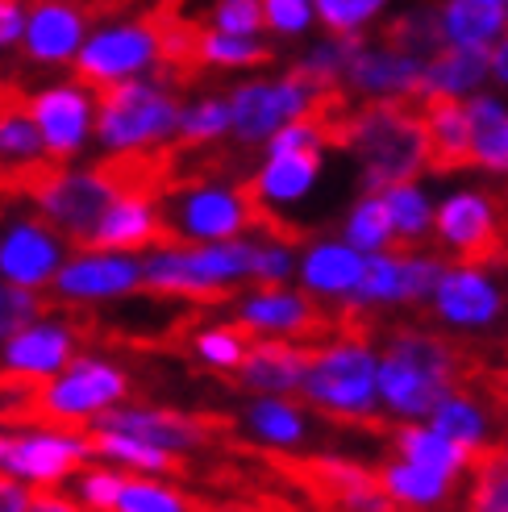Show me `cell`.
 I'll list each match as a JSON object with an SVG mask.
<instances>
[{
	"instance_id": "816d5d0a",
	"label": "cell",
	"mask_w": 508,
	"mask_h": 512,
	"mask_svg": "<svg viewBox=\"0 0 508 512\" xmlns=\"http://www.w3.org/2000/svg\"><path fill=\"white\" fill-rule=\"evenodd\" d=\"M38 313H42L38 292L17 288V284H9V279H0V342L13 338L17 329H21L25 321H34Z\"/></svg>"
},
{
	"instance_id": "f546056e",
	"label": "cell",
	"mask_w": 508,
	"mask_h": 512,
	"mask_svg": "<svg viewBox=\"0 0 508 512\" xmlns=\"http://www.w3.org/2000/svg\"><path fill=\"white\" fill-rule=\"evenodd\" d=\"M471 113V163L488 175H508V105L500 96L475 92L467 96Z\"/></svg>"
},
{
	"instance_id": "9f6ffc18",
	"label": "cell",
	"mask_w": 508,
	"mask_h": 512,
	"mask_svg": "<svg viewBox=\"0 0 508 512\" xmlns=\"http://www.w3.org/2000/svg\"><path fill=\"white\" fill-rule=\"evenodd\" d=\"M492 80L508 88V30L492 42Z\"/></svg>"
},
{
	"instance_id": "2e32d148",
	"label": "cell",
	"mask_w": 508,
	"mask_h": 512,
	"mask_svg": "<svg viewBox=\"0 0 508 512\" xmlns=\"http://www.w3.org/2000/svg\"><path fill=\"white\" fill-rule=\"evenodd\" d=\"M80 354V334L63 317H34L25 321L13 338L0 342V375L21 383H46L55 379L71 358Z\"/></svg>"
},
{
	"instance_id": "30bf717a",
	"label": "cell",
	"mask_w": 508,
	"mask_h": 512,
	"mask_svg": "<svg viewBox=\"0 0 508 512\" xmlns=\"http://www.w3.org/2000/svg\"><path fill=\"white\" fill-rule=\"evenodd\" d=\"M321 88H313L304 75H279V80H246L230 92L234 109V142L267 146L288 121L309 117L321 105Z\"/></svg>"
},
{
	"instance_id": "44dd1931",
	"label": "cell",
	"mask_w": 508,
	"mask_h": 512,
	"mask_svg": "<svg viewBox=\"0 0 508 512\" xmlns=\"http://www.w3.org/2000/svg\"><path fill=\"white\" fill-rule=\"evenodd\" d=\"M88 38V21L71 0H38L25 17L21 50L42 67H67Z\"/></svg>"
},
{
	"instance_id": "8992f818",
	"label": "cell",
	"mask_w": 508,
	"mask_h": 512,
	"mask_svg": "<svg viewBox=\"0 0 508 512\" xmlns=\"http://www.w3.org/2000/svg\"><path fill=\"white\" fill-rule=\"evenodd\" d=\"M96 458L92 433L75 425H25V429H0V471L25 479L38 492H55L67 479H75Z\"/></svg>"
},
{
	"instance_id": "f35d334b",
	"label": "cell",
	"mask_w": 508,
	"mask_h": 512,
	"mask_svg": "<svg viewBox=\"0 0 508 512\" xmlns=\"http://www.w3.org/2000/svg\"><path fill=\"white\" fill-rule=\"evenodd\" d=\"M342 238L354 242L363 254H375V250H388L396 242V229H392V213H388V200L384 192H363L359 204L346 213L342 221Z\"/></svg>"
},
{
	"instance_id": "3957f363",
	"label": "cell",
	"mask_w": 508,
	"mask_h": 512,
	"mask_svg": "<svg viewBox=\"0 0 508 512\" xmlns=\"http://www.w3.org/2000/svg\"><path fill=\"white\" fill-rule=\"evenodd\" d=\"M146 288L159 296H217L254 284V238L167 242L142 254Z\"/></svg>"
},
{
	"instance_id": "f5cc1de1",
	"label": "cell",
	"mask_w": 508,
	"mask_h": 512,
	"mask_svg": "<svg viewBox=\"0 0 508 512\" xmlns=\"http://www.w3.org/2000/svg\"><path fill=\"white\" fill-rule=\"evenodd\" d=\"M325 142H329V130L309 113V117L288 121L284 130L267 142V150H325Z\"/></svg>"
},
{
	"instance_id": "b9f144b4",
	"label": "cell",
	"mask_w": 508,
	"mask_h": 512,
	"mask_svg": "<svg viewBox=\"0 0 508 512\" xmlns=\"http://www.w3.org/2000/svg\"><path fill=\"white\" fill-rule=\"evenodd\" d=\"M196 55L209 67H225V71H242L267 59V46L259 38L246 34H225V30H205L196 38Z\"/></svg>"
},
{
	"instance_id": "db71d44e",
	"label": "cell",
	"mask_w": 508,
	"mask_h": 512,
	"mask_svg": "<svg viewBox=\"0 0 508 512\" xmlns=\"http://www.w3.org/2000/svg\"><path fill=\"white\" fill-rule=\"evenodd\" d=\"M34 508H38V488L0 471V512H34Z\"/></svg>"
},
{
	"instance_id": "f907efd6",
	"label": "cell",
	"mask_w": 508,
	"mask_h": 512,
	"mask_svg": "<svg viewBox=\"0 0 508 512\" xmlns=\"http://www.w3.org/2000/svg\"><path fill=\"white\" fill-rule=\"evenodd\" d=\"M213 30L259 38L267 30L263 0H217V5H213Z\"/></svg>"
},
{
	"instance_id": "8fae6325",
	"label": "cell",
	"mask_w": 508,
	"mask_h": 512,
	"mask_svg": "<svg viewBox=\"0 0 508 512\" xmlns=\"http://www.w3.org/2000/svg\"><path fill=\"white\" fill-rule=\"evenodd\" d=\"M117 192H121V184L113 175L67 167V171H55L42 179L34 188V204H38V217H46L59 234L88 246L105 209L117 200Z\"/></svg>"
},
{
	"instance_id": "277c9868",
	"label": "cell",
	"mask_w": 508,
	"mask_h": 512,
	"mask_svg": "<svg viewBox=\"0 0 508 512\" xmlns=\"http://www.w3.org/2000/svg\"><path fill=\"white\" fill-rule=\"evenodd\" d=\"M180 105L163 80L138 75L113 88H100L96 109V142L105 155H142L180 138Z\"/></svg>"
},
{
	"instance_id": "5b68a950",
	"label": "cell",
	"mask_w": 508,
	"mask_h": 512,
	"mask_svg": "<svg viewBox=\"0 0 508 512\" xmlns=\"http://www.w3.org/2000/svg\"><path fill=\"white\" fill-rule=\"evenodd\" d=\"M304 404L338 421H367L379 408V350L363 338H338L313 350L300 388Z\"/></svg>"
},
{
	"instance_id": "d6986e66",
	"label": "cell",
	"mask_w": 508,
	"mask_h": 512,
	"mask_svg": "<svg viewBox=\"0 0 508 512\" xmlns=\"http://www.w3.org/2000/svg\"><path fill=\"white\" fill-rule=\"evenodd\" d=\"M429 304H434L438 321H446L454 329H484L504 313V296L496 288V279L479 263H467V259L442 271Z\"/></svg>"
},
{
	"instance_id": "6f0895ef",
	"label": "cell",
	"mask_w": 508,
	"mask_h": 512,
	"mask_svg": "<svg viewBox=\"0 0 508 512\" xmlns=\"http://www.w3.org/2000/svg\"><path fill=\"white\" fill-rule=\"evenodd\" d=\"M75 504H67L63 496H38V508L34 512H71Z\"/></svg>"
},
{
	"instance_id": "7c38bea8",
	"label": "cell",
	"mask_w": 508,
	"mask_h": 512,
	"mask_svg": "<svg viewBox=\"0 0 508 512\" xmlns=\"http://www.w3.org/2000/svg\"><path fill=\"white\" fill-rule=\"evenodd\" d=\"M138 288H146L142 254L92 246V242L67 254V263L59 267L55 284H50V292L63 304H113L134 296Z\"/></svg>"
},
{
	"instance_id": "6da1fadb",
	"label": "cell",
	"mask_w": 508,
	"mask_h": 512,
	"mask_svg": "<svg viewBox=\"0 0 508 512\" xmlns=\"http://www.w3.org/2000/svg\"><path fill=\"white\" fill-rule=\"evenodd\" d=\"M338 138L359 159L367 192L400 184V179H417L425 167H434L425 113L404 109L400 100H375V105L350 113Z\"/></svg>"
},
{
	"instance_id": "e575fe53",
	"label": "cell",
	"mask_w": 508,
	"mask_h": 512,
	"mask_svg": "<svg viewBox=\"0 0 508 512\" xmlns=\"http://www.w3.org/2000/svg\"><path fill=\"white\" fill-rule=\"evenodd\" d=\"M359 46H363V34H329L321 42H313L304 55L296 59V75H304L313 88L321 92H334L346 84V71L354 63V55H359Z\"/></svg>"
},
{
	"instance_id": "836d02e7",
	"label": "cell",
	"mask_w": 508,
	"mask_h": 512,
	"mask_svg": "<svg viewBox=\"0 0 508 512\" xmlns=\"http://www.w3.org/2000/svg\"><path fill=\"white\" fill-rule=\"evenodd\" d=\"M92 446H96L100 463H113L134 475H167L175 463L171 450L146 442V438H134V433H121V429H92Z\"/></svg>"
},
{
	"instance_id": "60d3db41",
	"label": "cell",
	"mask_w": 508,
	"mask_h": 512,
	"mask_svg": "<svg viewBox=\"0 0 508 512\" xmlns=\"http://www.w3.org/2000/svg\"><path fill=\"white\" fill-rule=\"evenodd\" d=\"M467 508L475 512H508V450H488L475 458Z\"/></svg>"
},
{
	"instance_id": "ac0fdd59",
	"label": "cell",
	"mask_w": 508,
	"mask_h": 512,
	"mask_svg": "<svg viewBox=\"0 0 508 512\" xmlns=\"http://www.w3.org/2000/svg\"><path fill=\"white\" fill-rule=\"evenodd\" d=\"M425 59L396 42H363L346 71V88L363 100H421Z\"/></svg>"
},
{
	"instance_id": "ab89813d",
	"label": "cell",
	"mask_w": 508,
	"mask_h": 512,
	"mask_svg": "<svg viewBox=\"0 0 508 512\" xmlns=\"http://www.w3.org/2000/svg\"><path fill=\"white\" fill-rule=\"evenodd\" d=\"M234 134V109L230 96H196L180 105V142L209 146Z\"/></svg>"
},
{
	"instance_id": "7bdbcfd3",
	"label": "cell",
	"mask_w": 508,
	"mask_h": 512,
	"mask_svg": "<svg viewBox=\"0 0 508 512\" xmlns=\"http://www.w3.org/2000/svg\"><path fill=\"white\" fill-rule=\"evenodd\" d=\"M242 334L246 329L238 321L234 325H205V329H196L192 350H196L200 363L213 367V371H238L246 350H250V342Z\"/></svg>"
},
{
	"instance_id": "4fadbf2b",
	"label": "cell",
	"mask_w": 508,
	"mask_h": 512,
	"mask_svg": "<svg viewBox=\"0 0 508 512\" xmlns=\"http://www.w3.org/2000/svg\"><path fill=\"white\" fill-rule=\"evenodd\" d=\"M450 263H442L438 254H421V250H404L396 254L375 250L367 254V271L359 279V288L346 300L350 309H400V304H425L434 300V288Z\"/></svg>"
},
{
	"instance_id": "7dc6e473",
	"label": "cell",
	"mask_w": 508,
	"mask_h": 512,
	"mask_svg": "<svg viewBox=\"0 0 508 512\" xmlns=\"http://www.w3.org/2000/svg\"><path fill=\"white\" fill-rule=\"evenodd\" d=\"M388 0H317V21L329 34H363L384 17Z\"/></svg>"
},
{
	"instance_id": "484cf974",
	"label": "cell",
	"mask_w": 508,
	"mask_h": 512,
	"mask_svg": "<svg viewBox=\"0 0 508 512\" xmlns=\"http://www.w3.org/2000/svg\"><path fill=\"white\" fill-rule=\"evenodd\" d=\"M492 80V50L446 42L438 55L425 59L421 100H467Z\"/></svg>"
},
{
	"instance_id": "681fc988",
	"label": "cell",
	"mask_w": 508,
	"mask_h": 512,
	"mask_svg": "<svg viewBox=\"0 0 508 512\" xmlns=\"http://www.w3.org/2000/svg\"><path fill=\"white\" fill-rule=\"evenodd\" d=\"M267 30L279 38H304L317 21V0H263Z\"/></svg>"
},
{
	"instance_id": "f6af8a7d",
	"label": "cell",
	"mask_w": 508,
	"mask_h": 512,
	"mask_svg": "<svg viewBox=\"0 0 508 512\" xmlns=\"http://www.w3.org/2000/svg\"><path fill=\"white\" fill-rule=\"evenodd\" d=\"M388 42L404 46V50H413V55L429 59V55H438V50L446 46V30H442V9H413V13H404L396 25H392V34Z\"/></svg>"
},
{
	"instance_id": "c3c4849f",
	"label": "cell",
	"mask_w": 508,
	"mask_h": 512,
	"mask_svg": "<svg viewBox=\"0 0 508 512\" xmlns=\"http://www.w3.org/2000/svg\"><path fill=\"white\" fill-rule=\"evenodd\" d=\"M300 254L284 238H254V284H292Z\"/></svg>"
},
{
	"instance_id": "e0dca14e",
	"label": "cell",
	"mask_w": 508,
	"mask_h": 512,
	"mask_svg": "<svg viewBox=\"0 0 508 512\" xmlns=\"http://www.w3.org/2000/svg\"><path fill=\"white\" fill-rule=\"evenodd\" d=\"M434 238L459 254L467 263H484L500 250V238H504V221H500V209H496V196L488 192H450L442 204H438V217H434Z\"/></svg>"
},
{
	"instance_id": "5bb4252c",
	"label": "cell",
	"mask_w": 508,
	"mask_h": 512,
	"mask_svg": "<svg viewBox=\"0 0 508 512\" xmlns=\"http://www.w3.org/2000/svg\"><path fill=\"white\" fill-rule=\"evenodd\" d=\"M25 109L34 113L38 130L46 138L50 159H75L88 142H96V109L100 96L88 80H63L38 88Z\"/></svg>"
},
{
	"instance_id": "d4e9b609",
	"label": "cell",
	"mask_w": 508,
	"mask_h": 512,
	"mask_svg": "<svg viewBox=\"0 0 508 512\" xmlns=\"http://www.w3.org/2000/svg\"><path fill=\"white\" fill-rule=\"evenodd\" d=\"M92 429H121L134 433V438H146L163 450H171L175 458L205 446V425L188 413H175V408H142V404H117L100 417Z\"/></svg>"
},
{
	"instance_id": "9c48e42d",
	"label": "cell",
	"mask_w": 508,
	"mask_h": 512,
	"mask_svg": "<svg viewBox=\"0 0 508 512\" xmlns=\"http://www.w3.org/2000/svg\"><path fill=\"white\" fill-rule=\"evenodd\" d=\"M163 59V38L142 21H105L88 30L80 55H75V75L92 88H113L125 80L150 75Z\"/></svg>"
},
{
	"instance_id": "83f0119b",
	"label": "cell",
	"mask_w": 508,
	"mask_h": 512,
	"mask_svg": "<svg viewBox=\"0 0 508 512\" xmlns=\"http://www.w3.org/2000/svg\"><path fill=\"white\" fill-rule=\"evenodd\" d=\"M392 446L400 458H409V463L429 467L438 475H450V479H463L475 467V450L454 442L434 421H400V429L392 433Z\"/></svg>"
},
{
	"instance_id": "8d00e7d4",
	"label": "cell",
	"mask_w": 508,
	"mask_h": 512,
	"mask_svg": "<svg viewBox=\"0 0 508 512\" xmlns=\"http://www.w3.org/2000/svg\"><path fill=\"white\" fill-rule=\"evenodd\" d=\"M429 421H434L442 433H450L454 442H463L467 450H475V454H484V450L492 446L488 413L479 408L475 396H467V392H459V388H450V392L438 400V408L429 413Z\"/></svg>"
},
{
	"instance_id": "d6a6232c",
	"label": "cell",
	"mask_w": 508,
	"mask_h": 512,
	"mask_svg": "<svg viewBox=\"0 0 508 512\" xmlns=\"http://www.w3.org/2000/svg\"><path fill=\"white\" fill-rule=\"evenodd\" d=\"M429 146H434V167L454 171L471 163V113L463 100H425Z\"/></svg>"
},
{
	"instance_id": "f1b7e54d",
	"label": "cell",
	"mask_w": 508,
	"mask_h": 512,
	"mask_svg": "<svg viewBox=\"0 0 508 512\" xmlns=\"http://www.w3.org/2000/svg\"><path fill=\"white\" fill-rule=\"evenodd\" d=\"M242 429L250 442H259L267 450H296L309 442V417L292 396H250Z\"/></svg>"
},
{
	"instance_id": "ee69618b",
	"label": "cell",
	"mask_w": 508,
	"mask_h": 512,
	"mask_svg": "<svg viewBox=\"0 0 508 512\" xmlns=\"http://www.w3.org/2000/svg\"><path fill=\"white\" fill-rule=\"evenodd\" d=\"M125 475L121 467L113 463H100L96 467H84L80 475H75V504L80 508H92V512H117V500H121V488H125Z\"/></svg>"
},
{
	"instance_id": "9a60e30c",
	"label": "cell",
	"mask_w": 508,
	"mask_h": 512,
	"mask_svg": "<svg viewBox=\"0 0 508 512\" xmlns=\"http://www.w3.org/2000/svg\"><path fill=\"white\" fill-rule=\"evenodd\" d=\"M67 234H59L46 217H17L0 229V279L17 288L42 292L55 284L59 267L67 263Z\"/></svg>"
},
{
	"instance_id": "11a10c76",
	"label": "cell",
	"mask_w": 508,
	"mask_h": 512,
	"mask_svg": "<svg viewBox=\"0 0 508 512\" xmlns=\"http://www.w3.org/2000/svg\"><path fill=\"white\" fill-rule=\"evenodd\" d=\"M25 17H30V9H25L21 0H0V50L21 46V38H25Z\"/></svg>"
},
{
	"instance_id": "603a6c76",
	"label": "cell",
	"mask_w": 508,
	"mask_h": 512,
	"mask_svg": "<svg viewBox=\"0 0 508 512\" xmlns=\"http://www.w3.org/2000/svg\"><path fill=\"white\" fill-rule=\"evenodd\" d=\"M367 271V254L346 242V238H321L313 246H304L296 279L300 288L317 300H350L359 279Z\"/></svg>"
},
{
	"instance_id": "d590c367",
	"label": "cell",
	"mask_w": 508,
	"mask_h": 512,
	"mask_svg": "<svg viewBox=\"0 0 508 512\" xmlns=\"http://www.w3.org/2000/svg\"><path fill=\"white\" fill-rule=\"evenodd\" d=\"M388 200V213H392V229H396V242L400 246H417L425 242L429 234H434V200H429V192L417 184V179H400V184H388L379 188Z\"/></svg>"
},
{
	"instance_id": "4dcf8cb0",
	"label": "cell",
	"mask_w": 508,
	"mask_h": 512,
	"mask_svg": "<svg viewBox=\"0 0 508 512\" xmlns=\"http://www.w3.org/2000/svg\"><path fill=\"white\" fill-rule=\"evenodd\" d=\"M379 483H384V492L392 496L396 508H438L454 496V488H459V479L438 475L429 467H417L400 454L392 458V463L379 467Z\"/></svg>"
},
{
	"instance_id": "cb8c5ba5",
	"label": "cell",
	"mask_w": 508,
	"mask_h": 512,
	"mask_svg": "<svg viewBox=\"0 0 508 512\" xmlns=\"http://www.w3.org/2000/svg\"><path fill=\"white\" fill-rule=\"evenodd\" d=\"M317 179H321V150H267L263 167L254 171L250 196L263 213H279L309 200Z\"/></svg>"
},
{
	"instance_id": "74e56055",
	"label": "cell",
	"mask_w": 508,
	"mask_h": 512,
	"mask_svg": "<svg viewBox=\"0 0 508 512\" xmlns=\"http://www.w3.org/2000/svg\"><path fill=\"white\" fill-rule=\"evenodd\" d=\"M46 138L30 109H0V167H42Z\"/></svg>"
},
{
	"instance_id": "7a4b0ae2",
	"label": "cell",
	"mask_w": 508,
	"mask_h": 512,
	"mask_svg": "<svg viewBox=\"0 0 508 512\" xmlns=\"http://www.w3.org/2000/svg\"><path fill=\"white\" fill-rule=\"evenodd\" d=\"M459 388V354L429 329H396L379 350V404L396 421H429L438 400Z\"/></svg>"
},
{
	"instance_id": "52a82bcc",
	"label": "cell",
	"mask_w": 508,
	"mask_h": 512,
	"mask_svg": "<svg viewBox=\"0 0 508 512\" xmlns=\"http://www.w3.org/2000/svg\"><path fill=\"white\" fill-rule=\"evenodd\" d=\"M163 238L171 242H225L242 238L254 225V196L230 184H184L159 200Z\"/></svg>"
},
{
	"instance_id": "4316f807",
	"label": "cell",
	"mask_w": 508,
	"mask_h": 512,
	"mask_svg": "<svg viewBox=\"0 0 508 512\" xmlns=\"http://www.w3.org/2000/svg\"><path fill=\"white\" fill-rule=\"evenodd\" d=\"M163 234V221H159V204L142 196V192H117V200L100 217L92 246H109V250H134L146 254L155 246V238Z\"/></svg>"
},
{
	"instance_id": "7402d4cb",
	"label": "cell",
	"mask_w": 508,
	"mask_h": 512,
	"mask_svg": "<svg viewBox=\"0 0 508 512\" xmlns=\"http://www.w3.org/2000/svg\"><path fill=\"white\" fill-rule=\"evenodd\" d=\"M309 358L313 350L292 338H254L238 367V383L250 396H296L309 375Z\"/></svg>"
},
{
	"instance_id": "1f68e13d",
	"label": "cell",
	"mask_w": 508,
	"mask_h": 512,
	"mask_svg": "<svg viewBox=\"0 0 508 512\" xmlns=\"http://www.w3.org/2000/svg\"><path fill=\"white\" fill-rule=\"evenodd\" d=\"M442 30L454 46H484L508 30V0H446L442 5Z\"/></svg>"
},
{
	"instance_id": "ffe728a7",
	"label": "cell",
	"mask_w": 508,
	"mask_h": 512,
	"mask_svg": "<svg viewBox=\"0 0 508 512\" xmlns=\"http://www.w3.org/2000/svg\"><path fill=\"white\" fill-rule=\"evenodd\" d=\"M234 321L254 338H304L317 325V309L309 292L288 284H259L234 300Z\"/></svg>"
},
{
	"instance_id": "bcb514c9",
	"label": "cell",
	"mask_w": 508,
	"mask_h": 512,
	"mask_svg": "<svg viewBox=\"0 0 508 512\" xmlns=\"http://www.w3.org/2000/svg\"><path fill=\"white\" fill-rule=\"evenodd\" d=\"M117 512H188V500L159 483V475H130L121 488Z\"/></svg>"
},
{
	"instance_id": "ba28073f",
	"label": "cell",
	"mask_w": 508,
	"mask_h": 512,
	"mask_svg": "<svg viewBox=\"0 0 508 512\" xmlns=\"http://www.w3.org/2000/svg\"><path fill=\"white\" fill-rule=\"evenodd\" d=\"M130 400V375L100 354H75L71 363L42 383L38 413L55 425H96L109 408Z\"/></svg>"
}]
</instances>
